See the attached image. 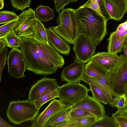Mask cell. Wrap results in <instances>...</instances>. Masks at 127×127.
<instances>
[{"instance_id": "6da1fadb", "label": "cell", "mask_w": 127, "mask_h": 127, "mask_svg": "<svg viewBox=\"0 0 127 127\" xmlns=\"http://www.w3.org/2000/svg\"><path fill=\"white\" fill-rule=\"evenodd\" d=\"M75 13L79 35L87 37L97 46L107 34L109 19L83 5L75 9Z\"/></svg>"}, {"instance_id": "7a4b0ae2", "label": "cell", "mask_w": 127, "mask_h": 127, "mask_svg": "<svg viewBox=\"0 0 127 127\" xmlns=\"http://www.w3.org/2000/svg\"><path fill=\"white\" fill-rule=\"evenodd\" d=\"M75 10L68 8L59 13L56 20L58 25L51 27L52 29L67 43L74 44L79 33Z\"/></svg>"}, {"instance_id": "3957f363", "label": "cell", "mask_w": 127, "mask_h": 127, "mask_svg": "<svg viewBox=\"0 0 127 127\" xmlns=\"http://www.w3.org/2000/svg\"><path fill=\"white\" fill-rule=\"evenodd\" d=\"M39 109L33 102L28 100H12L9 103L6 111L8 120L14 124L33 120L38 115Z\"/></svg>"}, {"instance_id": "277c9868", "label": "cell", "mask_w": 127, "mask_h": 127, "mask_svg": "<svg viewBox=\"0 0 127 127\" xmlns=\"http://www.w3.org/2000/svg\"><path fill=\"white\" fill-rule=\"evenodd\" d=\"M20 47L28 70L36 74L48 75L37 51L33 38L22 39Z\"/></svg>"}, {"instance_id": "5b68a950", "label": "cell", "mask_w": 127, "mask_h": 127, "mask_svg": "<svg viewBox=\"0 0 127 127\" xmlns=\"http://www.w3.org/2000/svg\"><path fill=\"white\" fill-rule=\"evenodd\" d=\"M89 91L84 84L68 82L59 86L58 98L66 106L72 105L86 97Z\"/></svg>"}, {"instance_id": "8992f818", "label": "cell", "mask_w": 127, "mask_h": 127, "mask_svg": "<svg viewBox=\"0 0 127 127\" xmlns=\"http://www.w3.org/2000/svg\"><path fill=\"white\" fill-rule=\"evenodd\" d=\"M107 76L113 97L127 95V60L115 71L109 73Z\"/></svg>"}, {"instance_id": "52a82bcc", "label": "cell", "mask_w": 127, "mask_h": 127, "mask_svg": "<svg viewBox=\"0 0 127 127\" xmlns=\"http://www.w3.org/2000/svg\"><path fill=\"white\" fill-rule=\"evenodd\" d=\"M36 19L35 11L29 8L19 15L18 21L13 30L21 39L33 38V26Z\"/></svg>"}, {"instance_id": "ba28073f", "label": "cell", "mask_w": 127, "mask_h": 127, "mask_svg": "<svg viewBox=\"0 0 127 127\" xmlns=\"http://www.w3.org/2000/svg\"><path fill=\"white\" fill-rule=\"evenodd\" d=\"M8 71L17 78L24 77L27 69L25 61L20 49L14 48L8 53L7 58Z\"/></svg>"}, {"instance_id": "9c48e42d", "label": "cell", "mask_w": 127, "mask_h": 127, "mask_svg": "<svg viewBox=\"0 0 127 127\" xmlns=\"http://www.w3.org/2000/svg\"><path fill=\"white\" fill-rule=\"evenodd\" d=\"M97 45L88 38L79 34L73 47L76 58L85 63L90 61L95 54Z\"/></svg>"}, {"instance_id": "30bf717a", "label": "cell", "mask_w": 127, "mask_h": 127, "mask_svg": "<svg viewBox=\"0 0 127 127\" xmlns=\"http://www.w3.org/2000/svg\"><path fill=\"white\" fill-rule=\"evenodd\" d=\"M91 59L94 60L109 73H110L116 70L127 60V58L122 54L119 56L117 54L108 52H98Z\"/></svg>"}, {"instance_id": "8fae6325", "label": "cell", "mask_w": 127, "mask_h": 127, "mask_svg": "<svg viewBox=\"0 0 127 127\" xmlns=\"http://www.w3.org/2000/svg\"><path fill=\"white\" fill-rule=\"evenodd\" d=\"M85 63L76 58L73 63L66 67L60 77L62 81L68 83H80L84 75Z\"/></svg>"}, {"instance_id": "7c38bea8", "label": "cell", "mask_w": 127, "mask_h": 127, "mask_svg": "<svg viewBox=\"0 0 127 127\" xmlns=\"http://www.w3.org/2000/svg\"><path fill=\"white\" fill-rule=\"evenodd\" d=\"M57 80L52 78L43 77L33 85L29 94L28 100L33 102L45 92L58 89Z\"/></svg>"}, {"instance_id": "4fadbf2b", "label": "cell", "mask_w": 127, "mask_h": 127, "mask_svg": "<svg viewBox=\"0 0 127 127\" xmlns=\"http://www.w3.org/2000/svg\"><path fill=\"white\" fill-rule=\"evenodd\" d=\"M66 106L59 99H53L42 113L30 120L32 123L31 127H43L50 117Z\"/></svg>"}, {"instance_id": "5bb4252c", "label": "cell", "mask_w": 127, "mask_h": 127, "mask_svg": "<svg viewBox=\"0 0 127 127\" xmlns=\"http://www.w3.org/2000/svg\"><path fill=\"white\" fill-rule=\"evenodd\" d=\"M109 19L121 20L127 12V0H104Z\"/></svg>"}, {"instance_id": "9a60e30c", "label": "cell", "mask_w": 127, "mask_h": 127, "mask_svg": "<svg viewBox=\"0 0 127 127\" xmlns=\"http://www.w3.org/2000/svg\"><path fill=\"white\" fill-rule=\"evenodd\" d=\"M79 108L94 114L98 119L105 115V108L101 102L88 95L86 97L72 105V109Z\"/></svg>"}, {"instance_id": "2e32d148", "label": "cell", "mask_w": 127, "mask_h": 127, "mask_svg": "<svg viewBox=\"0 0 127 127\" xmlns=\"http://www.w3.org/2000/svg\"><path fill=\"white\" fill-rule=\"evenodd\" d=\"M48 42L50 43L58 52L65 55H68L71 47L63 39L57 34L50 27L46 29Z\"/></svg>"}, {"instance_id": "e0dca14e", "label": "cell", "mask_w": 127, "mask_h": 127, "mask_svg": "<svg viewBox=\"0 0 127 127\" xmlns=\"http://www.w3.org/2000/svg\"><path fill=\"white\" fill-rule=\"evenodd\" d=\"M72 105L66 106L50 117L43 127H62L70 117Z\"/></svg>"}, {"instance_id": "ac0fdd59", "label": "cell", "mask_w": 127, "mask_h": 127, "mask_svg": "<svg viewBox=\"0 0 127 127\" xmlns=\"http://www.w3.org/2000/svg\"><path fill=\"white\" fill-rule=\"evenodd\" d=\"M82 81L86 84H90L97 87L100 90L106 95L110 104L113 101V98L109 84L107 75L100 78L89 77L84 75Z\"/></svg>"}, {"instance_id": "d6986e66", "label": "cell", "mask_w": 127, "mask_h": 127, "mask_svg": "<svg viewBox=\"0 0 127 127\" xmlns=\"http://www.w3.org/2000/svg\"><path fill=\"white\" fill-rule=\"evenodd\" d=\"M127 31L121 32L116 31L111 33L108 40V52L117 54L121 52Z\"/></svg>"}, {"instance_id": "ffe728a7", "label": "cell", "mask_w": 127, "mask_h": 127, "mask_svg": "<svg viewBox=\"0 0 127 127\" xmlns=\"http://www.w3.org/2000/svg\"><path fill=\"white\" fill-rule=\"evenodd\" d=\"M108 73L106 70L92 59L85 65L84 75L88 76L100 78L106 76Z\"/></svg>"}, {"instance_id": "44dd1931", "label": "cell", "mask_w": 127, "mask_h": 127, "mask_svg": "<svg viewBox=\"0 0 127 127\" xmlns=\"http://www.w3.org/2000/svg\"><path fill=\"white\" fill-rule=\"evenodd\" d=\"M98 120L95 116L70 117L62 127H90Z\"/></svg>"}, {"instance_id": "7402d4cb", "label": "cell", "mask_w": 127, "mask_h": 127, "mask_svg": "<svg viewBox=\"0 0 127 127\" xmlns=\"http://www.w3.org/2000/svg\"><path fill=\"white\" fill-rule=\"evenodd\" d=\"M34 35L33 38L40 43L47 44L46 29L41 22L36 18L33 26Z\"/></svg>"}, {"instance_id": "603a6c76", "label": "cell", "mask_w": 127, "mask_h": 127, "mask_svg": "<svg viewBox=\"0 0 127 127\" xmlns=\"http://www.w3.org/2000/svg\"><path fill=\"white\" fill-rule=\"evenodd\" d=\"M54 10L48 6H44L41 4L36 9V18L41 22L50 21L54 18Z\"/></svg>"}, {"instance_id": "cb8c5ba5", "label": "cell", "mask_w": 127, "mask_h": 127, "mask_svg": "<svg viewBox=\"0 0 127 127\" xmlns=\"http://www.w3.org/2000/svg\"><path fill=\"white\" fill-rule=\"evenodd\" d=\"M58 89L46 92L33 101L36 107L39 109L44 104L50 100L58 97Z\"/></svg>"}, {"instance_id": "d4e9b609", "label": "cell", "mask_w": 127, "mask_h": 127, "mask_svg": "<svg viewBox=\"0 0 127 127\" xmlns=\"http://www.w3.org/2000/svg\"><path fill=\"white\" fill-rule=\"evenodd\" d=\"M90 90L92 94V97L96 100L105 104L109 103L108 99L105 94L99 89L95 86L88 84Z\"/></svg>"}, {"instance_id": "484cf974", "label": "cell", "mask_w": 127, "mask_h": 127, "mask_svg": "<svg viewBox=\"0 0 127 127\" xmlns=\"http://www.w3.org/2000/svg\"><path fill=\"white\" fill-rule=\"evenodd\" d=\"M90 127H117L113 118L105 115L97 120Z\"/></svg>"}, {"instance_id": "4316f807", "label": "cell", "mask_w": 127, "mask_h": 127, "mask_svg": "<svg viewBox=\"0 0 127 127\" xmlns=\"http://www.w3.org/2000/svg\"><path fill=\"white\" fill-rule=\"evenodd\" d=\"M2 38L6 41L8 47L12 49L19 47L22 39L16 34L13 30Z\"/></svg>"}, {"instance_id": "83f0119b", "label": "cell", "mask_w": 127, "mask_h": 127, "mask_svg": "<svg viewBox=\"0 0 127 127\" xmlns=\"http://www.w3.org/2000/svg\"><path fill=\"white\" fill-rule=\"evenodd\" d=\"M19 17L14 11L3 10L0 11V24H5Z\"/></svg>"}, {"instance_id": "f1b7e54d", "label": "cell", "mask_w": 127, "mask_h": 127, "mask_svg": "<svg viewBox=\"0 0 127 127\" xmlns=\"http://www.w3.org/2000/svg\"><path fill=\"white\" fill-rule=\"evenodd\" d=\"M19 17L0 27V39L2 38L13 30L18 20Z\"/></svg>"}, {"instance_id": "f546056e", "label": "cell", "mask_w": 127, "mask_h": 127, "mask_svg": "<svg viewBox=\"0 0 127 127\" xmlns=\"http://www.w3.org/2000/svg\"><path fill=\"white\" fill-rule=\"evenodd\" d=\"M127 99V95L123 94L113 98V101L110 105V106L118 108L124 107Z\"/></svg>"}, {"instance_id": "4dcf8cb0", "label": "cell", "mask_w": 127, "mask_h": 127, "mask_svg": "<svg viewBox=\"0 0 127 127\" xmlns=\"http://www.w3.org/2000/svg\"><path fill=\"white\" fill-rule=\"evenodd\" d=\"M13 7L16 10H24L25 8L30 7L31 0H10Z\"/></svg>"}, {"instance_id": "1f68e13d", "label": "cell", "mask_w": 127, "mask_h": 127, "mask_svg": "<svg viewBox=\"0 0 127 127\" xmlns=\"http://www.w3.org/2000/svg\"><path fill=\"white\" fill-rule=\"evenodd\" d=\"M70 117L74 118L86 116H95L96 117L93 113L79 108L72 109L70 113Z\"/></svg>"}, {"instance_id": "d6a6232c", "label": "cell", "mask_w": 127, "mask_h": 127, "mask_svg": "<svg viewBox=\"0 0 127 127\" xmlns=\"http://www.w3.org/2000/svg\"><path fill=\"white\" fill-rule=\"evenodd\" d=\"M84 8H91L98 14L103 16L101 12L99 4L97 0H89L83 5Z\"/></svg>"}, {"instance_id": "836d02e7", "label": "cell", "mask_w": 127, "mask_h": 127, "mask_svg": "<svg viewBox=\"0 0 127 127\" xmlns=\"http://www.w3.org/2000/svg\"><path fill=\"white\" fill-rule=\"evenodd\" d=\"M7 51V48L5 47L0 51V81L1 80L2 71L6 64Z\"/></svg>"}, {"instance_id": "e575fe53", "label": "cell", "mask_w": 127, "mask_h": 127, "mask_svg": "<svg viewBox=\"0 0 127 127\" xmlns=\"http://www.w3.org/2000/svg\"><path fill=\"white\" fill-rule=\"evenodd\" d=\"M55 8L56 9V12L59 13L60 11L64 9L65 5L69 3L70 2L69 0H54Z\"/></svg>"}, {"instance_id": "d590c367", "label": "cell", "mask_w": 127, "mask_h": 127, "mask_svg": "<svg viewBox=\"0 0 127 127\" xmlns=\"http://www.w3.org/2000/svg\"><path fill=\"white\" fill-rule=\"evenodd\" d=\"M122 117L127 119V108L126 107L118 108L116 111L112 115V117Z\"/></svg>"}, {"instance_id": "8d00e7d4", "label": "cell", "mask_w": 127, "mask_h": 127, "mask_svg": "<svg viewBox=\"0 0 127 127\" xmlns=\"http://www.w3.org/2000/svg\"><path fill=\"white\" fill-rule=\"evenodd\" d=\"M117 127H127V119L120 117L114 118Z\"/></svg>"}, {"instance_id": "74e56055", "label": "cell", "mask_w": 127, "mask_h": 127, "mask_svg": "<svg viewBox=\"0 0 127 127\" xmlns=\"http://www.w3.org/2000/svg\"><path fill=\"white\" fill-rule=\"evenodd\" d=\"M97 0L99 4L102 15L103 16H106L107 14L104 0Z\"/></svg>"}, {"instance_id": "f35d334b", "label": "cell", "mask_w": 127, "mask_h": 127, "mask_svg": "<svg viewBox=\"0 0 127 127\" xmlns=\"http://www.w3.org/2000/svg\"><path fill=\"white\" fill-rule=\"evenodd\" d=\"M116 31L121 32L127 31V19L124 22L119 25Z\"/></svg>"}, {"instance_id": "ab89813d", "label": "cell", "mask_w": 127, "mask_h": 127, "mask_svg": "<svg viewBox=\"0 0 127 127\" xmlns=\"http://www.w3.org/2000/svg\"><path fill=\"white\" fill-rule=\"evenodd\" d=\"M7 46H8L6 41L3 38L0 39V51Z\"/></svg>"}, {"instance_id": "60d3db41", "label": "cell", "mask_w": 127, "mask_h": 127, "mask_svg": "<svg viewBox=\"0 0 127 127\" xmlns=\"http://www.w3.org/2000/svg\"><path fill=\"white\" fill-rule=\"evenodd\" d=\"M0 127H13L5 121L1 117H0Z\"/></svg>"}, {"instance_id": "b9f144b4", "label": "cell", "mask_w": 127, "mask_h": 127, "mask_svg": "<svg viewBox=\"0 0 127 127\" xmlns=\"http://www.w3.org/2000/svg\"><path fill=\"white\" fill-rule=\"evenodd\" d=\"M123 49L124 52V55L127 58V48L123 47Z\"/></svg>"}, {"instance_id": "7bdbcfd3", "label": "cell", "mask_w": 127, "mask_h": 127, "mask_svg": "<svg viewBox=\"0 0 127 127\" xmlns=\"http://www.w3.org/2000/svg\"><path fill=\"white\" fill-rule=\"evenodd\" d=\"M0 10L3 8L4 5V0H0Z\"/></svg>"}, {"instance_id": "ee69618b", "label": "cell", "mask_w": 127, "mask_h": 127, "mask_svg": "<svg viewBox=\"0 0 127 127\" xmlns=\"http://www.w3.org/2000/svg\"><path fill=\"white\" fill-rule=\"evenodd\" d=\"M123 47L127 48V33L126 35L123 43Z\"/></svg>"}, {"instance_id": "f6af8a7d", "label": "cell", "mask_w": 127, "mask_h": 127, "mask_svg": "<svg viewBox=\"0 0 127 127\" xmlns=\"http://www.w3.org/2000/svg\"><path fill=\"white\" fill-rule=\"evenodd\" d=\"M69 1L71 2H76L77 1L79 0H69Z\"/></svg>"}, {"instance_id": "bcb514c9", "label": "cell", "mask_w": 127, "mask_h": 127, "mask_svg": "<svg viewBox=\"0 0 127 127\" xmlns=\"http://www.w3.org/2000/svg\"><path fill=\"white\" fill-rule=\"evenodd\" d=\"M125 107L127 108V101L126 103V104Z\"/></svg>"}]
</instances>
